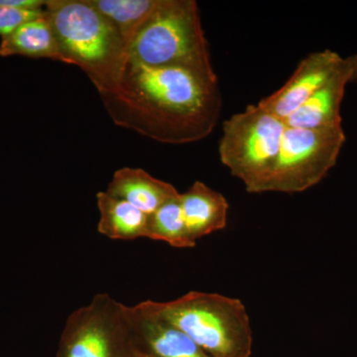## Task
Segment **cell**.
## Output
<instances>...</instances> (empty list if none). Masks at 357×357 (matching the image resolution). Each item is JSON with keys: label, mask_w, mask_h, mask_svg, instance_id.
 <instances>
[{"label": "cell", "mask_w": 357, "mask_h": 357, "mask_svg": "<svg viewBox=\"0 0 357 357\" xmlns=\"http://www.w3.org/2000/svg\"><path fill=\"white\" fill-rule=\"evenodd\" d=\"M121 128L165 144L208 137L222 112L218 82L175 68H150L129 60L114 93L100 95Z\"/></svg>", "instance_id": "obj_1"}, {"label": "cell", "mask_w": 357, "mask_h": 357, "mask_svg": "<svg viewBox=\"0 0 357 357\" xmlns=\"http://www.w3.org/2000/svg\"><path fill=\"white\" fill-rule=\"evenodd\" d=\"M45 13L64 63L81 68L100 95L114 93L128 61L114 23L88 0H48Z\"/></svg>", "instance_id": "obj_2"}, {"label": "cell", "mask_w": 357, "mask_h": 357, "mask_svg": "<svg viewBox=\"0 0 357 357\" xmlns=\"http://www.w3.org/2000/svg\"><path fill=\"white\" fill-rule=\"evenodd\" d=\"M129 60L175 68L218 81L195 0H160L128 46Z\"/></svg>", "instance_id": "obj_3"}, {"label": "cell", "mask_w": 357, "mask_h": 357, "mask_svg": "<svg viewBox=\"0 0 357 357\" xmlns=\"http://www.w3.org/2000/svg\"><path fill=\"white\" fill-rule=\"evenodd\" d=\"M150 305L210 357L252 354L250 319L245 305L236 298L191 291L168 302L150 301Z\"/></svg>", "instance_id": "obj_4"}, {"label": "cell", "mask_w": 357, "mask_h": 357, "mask_svg": "<svg viewBox=\"0 0 357 357\" xmlns=\"http://www.w3.org/2000/svg\"><path fill=\"white\" fill-rule=\"evenodd\" d=\"M286 126L259 105L223 122L218 153L222 165L250 194H261L280 150Z\"/></svg>", "instance_id": "obj_5"}, {"label": "cell", "mask_w": 357, "mask_h": 357, "mask_svg": "<svg viewBox=\"0 0 357 357\" xmlns=\"http://www.w3.org/2000/svg\"><path fill=\"white\" fill-rule=\"evenodd\" d=\"M56 357H144L129 306L109 294L96 295L67 319Z\"/></svg>", "instance_id": "obj_6"}, {"label": "cell", "mask_w": 357, "mask_h": 357, "mask_svg": "<svg viewBox=\"0 0 357 357\" xmlns=\"http://www.w3.org/2000/svg\"><path fill=\"white\" fill-rule=\"evenodd\" d=\"M344 142L342 126L323 129L286 126L276 163L263 192L296 194L311 189L335 165Z\"/></svg>", "instance_id": "obj_7"}, {"label": "cell", "mask_w": 357, "mask_h": 357, "mask_svg": "<svg viewBox=\"0 0 357 357\" xmlns=\"http://www.w3.org/2000/svg\"><path fill=\"white\" fill-rule=\"evenodd\" d=\"M344 59L331 50L314 52L301 61L292 77L271 96L258 102L275 116L285 121L342 68Z\"/></svg>", "instance_id": "obj_8"}, {"label": "cell", "mask_w": 357, "mask_h": 357, "mask_svg": "<svg viewBox=\"0 0 357 357\" xmlns=\"http://www.w3.org/2000/svg\"><path fill=\"white\" fill-rule=\"evenodd\" d=\"M139 351L147 357H210L182 331L152 309L150 301L129 307Z\"/></svg>", "instance_id": "obj_9"}, {"label": "cell", "mask_w": 357, "mask_h": 357, "mask_svg": "<svg viewBox=\"0 0 357 357\" xmlns=\"http://www.w3.org/2000/svg\"><path fill=\"white\" fill-rule=\"evenodd\" d=\"M351 82V73L345 64L333 79L312 95L306 102L284 121L287 128L323 129L342 126L340 105L344 100L345 86Z\"/></svg>", "instance_id": "obj_10"}, {"label": "cell", "mask_w": 357, "mask_h": 357, "mask_svg": "<svg viewBox=\"0 0 357 357\" xmlns=\"http://www.w3.org/2000/svg\"><path fill=\"white\" fill-rule=\"evenodd\" d=\"M105 192L128 202L148 215L180 196L173 185L153 177L143 169L129 167L115 171Z\"/></svg>", "instance_id": "obj_11"}, {"label": "cell", "mask_w": 357, "mask_h": 357, "mask_svg": "<svg viewBox=\"0 0 357 357\" xmlns=\"http://www.w3.org/2000/svg\"><path fill=\"white\" fill-rule=\"evenodd\" d=\"M181 206L188 231L196 243L227 227L229 202L201 181L181 194Z\"/></svg>", "instance_id": "obj_12"}, {"label": "cell", "mask_w": 357, "mask_h": 357, "mask_svg": "<svg viewBox=\"0 0 357 357\" xmlns=\"http://www.w3.org/2000/svg\"><path fill=\"white\" fill-rule=\"evenodd\" d=\"M22 56L63 61L55 33L46 13L25 21L0 40V57Z\"/></svg>", "instance_id": "obj_13"}, {"label": "cell", "mask_w": 357, "mask_h": 357, "mask_svg": "<svg viewBox=\"0 0 357 357\" xmlns=\"http://www.w3.org/2000/svg\"><path fill=\"white\" fill-rule=\"evenodd\" d=\"M96 204L100 211L98 231L102 236L114 241L147 238L146 213L105 191L96 194Z\"/></svg>", "instance_id": "obj_14"}, {"label": "cell", "mask_w": 357, "mask_h": 357, "mask_svg": "<svg viewBox=\"0 0 357 357\" xmlns=\"http://www.w3.org/2000/svg\"><path fill=\"white\" fill-rule=\"evenodd\" d=\"M91 6L114 23L126 47L150 17L160 0H88Z\"/></svg>", "instance_id": "obj_15"}, {"label": "cell", "mask_w": 357, "mask_h": 357, "mask_svg": "<svg viewBox=\"0 0 357 357\" xmlns=\"http://www.w3.org/2000/svg\"><path fill=\"white\" fill-rule=\"evenodd\" d=\"M147 238L164 241L175 248H192L197 245L185 225L181 194L149 215Z\"/></svg>", "instance_id": "obj_16"}, {"label": "cell", "mask_w": 357, "mask_h": 357, "mask_svg": "<svg viewBox=\"0 0 357 357\" xmlns=\"http://www.w3.org/2000/svg\"><path fill=\"white\" fill-rule=\"evenodd\" d=\"M44 11L45 8L37 10L0 8V38L9 34L25 21L41 15Z\"/></svg>", "instance_id": "obj_17"}, {"label": "cell", "mask_w": 357, "mask_h": 357, "mask_svg": "<svg viewBox=\"0 0 357 357\" xmlns=\"http://www.w3.org/2000/svg\"><path fill=\"white\" fill-rule=\"evenodd\" d=\"M47 1L48 0H0V8L37 10L45 8Z\"/></svg>", "instance_id": "obj_18"}, {"label": "cell", "mask_w": 357, "mask_h": 357, "mask_svg": "<svg viewBox=\"0 0 357 357\" xmlns=\"http://www.w3.org/2000/svg\"><path fill=\"white\" fill-rule=\"evenodd\" d=\"M345 64L351 73V82L357 79V53L351 57L344 59Z\"/></svg>", "instance_id": "obj_19"}, {"label": "cell", "mask_w": 357, "mask_h": 357, "mask_svg": "<svg viewBox=\"0 0 357 357\" xmlns=\"http://www.w3.org/2000/svg\"><path fill=\"white\" fill-rule=\"evenodd\" d=\"M143 356H144V354H143ZM144 357H147V356H144Z\"/></svg>", "instance_id": "obj_20"}]
</instances>
